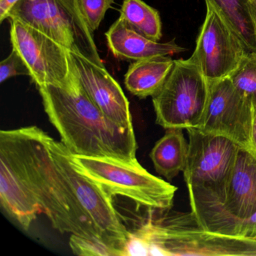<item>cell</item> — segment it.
<instances>
[{"label":"cell","instance_id":"6da1fadb","mask_svg":"<svg viewBox=\"0 0 256 256\" xmlns=\"http://www.w3.org/2000/svg\"><path fill=\"white\" fill-rule=\"evenodd\" d=\"M44 110L61 142L74 155L132 161L138 145L134 128H124L91 101L74 72L65 86H38Z\"/></svg>","mask_w":256,"mask_h":256},{"label":"cell","instance_id":"7a4b0ae2","mask_svg":"<svg viewBox=\"0 0 256 256\" xmlns=\"http://www.w3.org/2000/svg\"><path fill=\"white\" fill-rule=\"evenodd\" d=\"M188 151L184 170L192 212L208 230L240 236V222L226 210L227 187L240 146L224 136L186 130Z\"/></svg>","mask_w":256,"mask_h":256},{"label":"cell","instance_id":"3957f363","mask_svg":"<svg viewBox=\"0 0 256 256\" xmlns=\"http://www.w3.org/2000/svg\"><path fill=\"white\" fill-rule=\"evenodd\" d=\"M128 232L125 256H256V239L212 232L192 212L150 210Z\"/></svg>","mask_w":256,"mask_h":256},{"label":"cell","instance_id":"277c9868","mask_svg":"<svg viewBox=\"0 0 256 256\" xmlns=\"http://www.w3.org/2000/svg\"><path fill=\"white\" fill-rule=\"evenodd\" d=\"M12 130L41 214L60 233L104 242L58 170L46 143V132L35 126Z\"/></svg>","mask_w":256,"mask_h":256},{"label":"cell","instance_id":"5b68a950","mask_svg":"<svg viewBox=\"0 0 256 256\" xmlns=\"http://www.w3.org/2000/svg\"><path fill=\"white\" fill-rule=\"evenodd\" d=\"M72 160L112 199L124 196L148 210H168L173 206L178 188L148 172L137 158L128 162L72 154Z\"/></svg>","mask_w":256,"mask_h":256},{"label":"cell","instance_id":"8992f818","mask_svg":"<svg viewBox=\"0 0 256 256\" xmlns=\"http://www.w3.org/2000/svg\"><path fill=\"white\" fill-rule=\"evenodd\" d=\"M8 19L41 31L68 52L104 65L98 54L80 0H19Z\"/></svg>","mask_w":256,"mask_h":256},{"label":"cell","instance_id":"52a82bcc","mask_svg":"<svg viewBox=\"0 0 256 256\" xmlns=\"http://www.w3.org/2000/svg\"><path fill=\"white\" fill-rule=\"evenodd\" d=\"M46 140L58 170L80 210L95 226L103 242L114 250L118 256H125L130 230L122 223L112 199L76 167L72 154L62 142L47 133Z\"/></svg>","mask_w":256,"mask_h":256},{"label":"cell","instance_id":"ba28073f","mask_svg":"<svg viewBox=\"0 0 256 256\" xmlns=\"http://www.w3.org/2000/svg\"><path fill=\"white\" fill-rule=\"evenodd\" d=\"M209 94V82L192 59L176 60L164 84L152 96L157 124L166 130L198 128Z\"/></svg>","mask_w":256,"mask_h":256},{"label":"cell","instance_id":"9c48e42d","mask_svg":"<svg viewBox=\"0 0 256 256\" xmlns=\"http://www.w3.org/2000/svg\"><path fill=\"white\" fill-rule=\"evenodd\" d=\"M10 20L12 46L24 60L32 82L38 88L65 86L72 76L68 50L32 26L18 20Z\"/></svg>","mask_w":256,"mask_h":256},{"label":"cell","instance_id":"30bf717a","mask_svg":"<svg viewBox=\"0 0 256 256\" xmlns=\"http://www.w3.org/2000/svg\"><path fill=\"white\" fill-rule=\"evenodd\" d=\"M204 22L191 56L208 82L226 78L250 53L222 18L206 5Z\"/></svg>","mask_w":256,"mask_h":256},{"label":"cell","instance_id":"8fae6325","mask_svg":"<svg viewBox=\"0 0 256 256\" xmlns=\"http://www.w3.org/2000/svg\"><path fill=\"white\" fill-rule=\"evenodd\" d=\"M209 85L208 104L198 128L224 136L240 148L253 150L252 106L236 90L228 77L209 82Z\"/></svg>","mask_w":256,"mask_h":256},{"label":"cell","instance_id":"7c38bea8","mask_svg":"<svg viewBox=\"0 0 256 256\" xmlns=\"http://www.w3.org/2000/svg\"><path fill=\"white\" fill-rule=\"evenodd\" d=\"M0 203L24 230H29L41 214L12 130L0 132Z\"/></svg>","mask_w":256,"mask_h":256},{"label":"cell","instance_id":"4fadbf2b","mask_svg":"<svg viewBox=\"0 0 256 256\" xmlns=\"http://www.w3.org/2000/svg\"><path fill=\"white\" fill-rule=\"evenodd\" d=\"M71 68L91 101L110 120L124 128H134L130 102L120 85L104 65L84 55L68 52Z\"/></svg>","mask_w":256,"mask_h":256},{"label":"cell","instance_id":"5bb4252c","mask_svg":"<svg viewBox=\"0 0 256 256\" xmlns=\"http://www.w3.org/2000/svg\"><path fill=\"white\" fill-rule=\"evenodd\" d=\"M224 206L240 224L256 211V152L251 150L240 148L228 184Z\"/></svg>","mask_w":256,"mask_h":256},{"label":"cell","instance_id":"9a60e30c","mask_svg":"<svg viewBox=\"0 0 256 256\" xmlns=\"http://www.w3.org/2000/svg\"><path fill=\"white\" fill-rule=\"evenodd\" d=\"M113 54L122 59L140 60L155 56H172L186 52L175 40L168 42L154 41L133 29L120 17L106 34Z\"/></svg>","mask_w":256,"mask_h":256},{"label":"cell","instance_id":"2e32d148","mask_svg":"<svg viewBox=\"0 0 256 256\" xmlns=\"http://www.w3.org/2000/svg\"><path fill=\"white\" fill-rule=\"evenodd\" d=\"M174 60L168 56H155L132 62L125 76L127 90L140 98L154 96L164 84Z\"/></svg>","mask_w":256,"mask_h":256},{"label":"cell","instance_id":"e0dca14e","mask_svg":"<svg viewBox=\"0 0 256 256\" xmlns=\"http://www.w3.org/2000/svg\"><path fill=\"white\" fill-rule=\"evenodd\" d=\"M188 151L182 128H168L156 143L150 156L157 173L172 180L185 169Z\"/></svg>","mask_w":256,"mask_h":256},{"label":"cell","instance_id":"ac0fdd59","mask_svg":"<svg viewBox=\"0 0 256 256\" xmlns=\"http://www.w3.org/2000/svg\"><path fill=\"white\" fill-rule=\"evenodd\" d=\"M239 36L250 53L256 52V38L248 0H205Z\"/></svg>","mask_w":256,"mask_h":256},{"label":"cell","instance_id":"d6986e66","mask_svg":"<svg viewBox=\"0 0 256 256\" xmlns=\"http://www.w3.org/2000/svg\"><path fill=\"white\" fill-rule=\"evenodd\" d=\"M120 17L144 36L156 42L161 40L160 13L142 0H124Z\"/></svg>","mask_w":256,"mask_h":256},{"label":"cell","instance_id":"ffe728a7","mask_svg":"<svg viewBox=\"0 0 256 256\" xmlns=\"http://www.w3.org/2000/svg\"><path fill=\"white\" fill-rule=\"evenodd\" d=\"M229 78L256 112V52L248 53Z\"/></svg>","mask_w":256,"mask_h":256},{"label":"cell","instance_id":"44dd1931","mask_svg":"<svg viewBox=\"0 0 256 256\" xmlns=\"http://www.w3.org/2000/svg\"><path fill=\"white\" fill-rule=\"evenodd\" d=\"M70 246L74 254L84 256H118L113 248L98 241L71 235Z\"/></svg>","mask_w":256,"mask_h":256},{"label":"cell","instance_id":"7402d4cb","mask_svg":"<svg viewBox=\"0 0 256 256\" xmlns=\"http://www.w3.org/2000/svg\"><path fill=\"white\" fill-rule=\"evenodd\" d=\"M88 25L92 32L100 28L114 0H80Z\"/></svg>","mask_w":256,"mask_h":256},{"label":"cell","instance_id":"603a6c76","mask_svg":"<svg viewBox=\"0 0 256 256\" xmlns=\"http://www.w3.org/2000/svg\"><path fill=\"white\" fill-rule=\"evenodd\" d=\"M17 76H30V71L20 54L13 48L10 56L0 64V82Z\"/></svg>","mask_w":256,"mask_h":256},{"label":"cell","instance_id":"cb8c5ba5","mask_svg":"<svg viewBox=\"0 0 256 256\" xmlns=\"http://www.w3.org/2000/svg\"><path fill=\"white\" fill-rule=\"evenodd\" d=\"M240 236L256 239V211L251 216L241 222Z\"/></svg>","mask_w":256,"mask_h":256},{"label":"cell","instance_id":"d4e9b609","mask_svg":"<svg viewBox=\"0 0 256 256\" xmlns=\"http://www.w3.org/2000/svg\"><path fill=\"white\" fill-rule=\"evenodd\" d=\"M19 0H0V22L8 19L10 13Z\"/></svg>","mask_w":256,"mask_h":256},{"label":"cell","instance_id":"484cf974","mask_svg":"<svg viewBox=\"0 0 256 256\" xmlns=\"http://www.w3.org/2000/svg\"><path fill=\"white\" fill-rule=\"evenodd\" d=\"M248 6H250V14H251L256 38V0H248Z\"/></svg>","mask_w":256,"mask_h":256},{"label":"cell","instance_id":"4316f807","mask_svg":"<svg viewBox=\"0 0 256 256\" xmlns=\"http://www.w3.org/2000/svg\"><path fill=\"white\" fill-rule=\"evenodd\" d=\"M252 144L253 150L256 152V112H254L252 128Z\"/></svg>","mask_w":256,"mask_h":256}]
</instances>
